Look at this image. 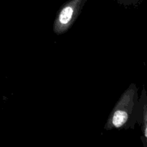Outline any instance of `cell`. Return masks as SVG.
<instances>
[{"instance_id":"obj_1","label":"cell","mask_w":147,"mask_h":147,"mask_svg":"<svg viewBox=\"0 0 147 147\" xmlns=\"http://www.w3.org/2000/svg\"><path fill=\"white\" fill-rule=\"evenodd\" d=\"M138 88L131 83L121 96L105 124L106 130L134 129L139 111Z\"/></svg>"},{"instance_id":"obj_2","label":"cell","mask_w":147,"mask_h":147,"mask_svg":"<svg viewBox=\"0 0 147 147\" xmlns=\"http://www.w3.org/2000/svg\"><path fill=\"white\" fill-rule=\"evenodd\" d=\"M87 0H70L65 3L57 12L53 24V32L56 34L65 33L80 15Z\"/></svg>"},{"instance_id":"obj_3","label":"cell","mask_w":147,"mask_h":147,"mask_svg":"<svg viewBox=\"0 0 147 147\" xmlns=\"http://www.w3.org/2000/svg\"><path fill=\"white\" fill-rule=\"evenodd\" d=\"M137 123L142 126V140L144 146L147 147V93L145 88H143L139 99Z\"/></svg>"},{"instance_id":"obj_4","label":"cell","mask_w":147,"mask_h":147,"mask_svg":"<svg viewBox=\"0 0 147 147\" xmlns=\"http://www.w3.org/2000/svg\"><path fill=\"white\" fill-rule=\"evenodd\" d=\"M119 2H120L121 4H135L136 2H137L139 0H118Z\"/></svg>"}]
</instances>
